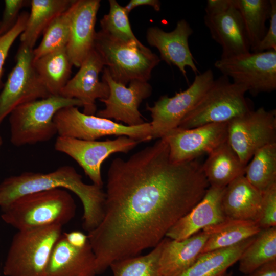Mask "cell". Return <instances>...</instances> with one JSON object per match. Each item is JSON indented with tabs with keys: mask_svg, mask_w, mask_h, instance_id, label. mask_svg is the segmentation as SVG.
I'll list each match as a JSON object with an SVG mask.
<instances>
[{
	"mask_svg": "<svg viewBox=\"0 0 276 276\" xmlns=\"http://www.w3.org/2000/svg\"><path fill=\"white\" fill-rule=\"evenodd\" d=\"M210 187L202 164L173 163L165 138L108 169L104 216L88 232L97 274L113 262L155 247Z\"/></svg>",
	"mask_w": 276,
	"mask_h": 276,
	"instance_id": "1",
	"label": "cell"
},
{
	"mask_svg": "<svg viewBox=\"0 0 276 276\" xmlns=\"http://www.w3.org/2000/svg\"><path fill=\"white\" fill-rule=\"evenodd\" d=\"M55 188L71 191L81 201L84 230L88 233L98 226L104 216L105 193L102 188L85 183L82 176L70 166L48 173L25 172L5 179L0 183V207L23 195Z\"/></svg>",
	"mask_w": 276,
	"mask_h": 276,
	"instance_id": "2",
	"label": "cell"
},
{
	"mask_svg": "<svg viewBox=\"0 0 276 276\" xmlns=\"http://www.w3.org/2000/svg\"><path fill=\"white\" fill-rule=\"evenodd\" d=\"M67 190L55 188L23 195L2 208L1 218L18 231L51 225L62 226L76 214Z\"/></svg>",
	"mask_w": 276,
	"mask_h": 276,
	"instance_id": "3",
	"label": "cell"
},
{
	"mask_svg": "<svg viewBox=\"0 0 276 276\" xmlns=\"http://www.w3.org/2000/svg\"><path fill=\"white\" fill-rule=\"evenodd\" d=\"M94 48L112 79L127 85L131 81H146L160 59L141 42L123 41L101 30L96 32Z\"/></svg>",
	"mask_w": 276,
	"mask_h": 276,
	"instance_id": "4",
	"label": "cell"
},
{
	"mask_svg": "<svg viewBox=\"0 0 276 276\" xmlns=\"http://www.w3.org/2000/svg\"><path fill=\"white\" fill-rule=\"evenodd\" d=\"M67 106H82V103L56 95L18 106L9 115L11 143L19 147L49 141L57 133L55 114Z\"/></svg>",
	"mask_w": 276,
	"mask_h": 276,
	"instance_id": "5",
	"label": "cell"
},
{
	"mask_svg": "<svg viewBox=\"0 0 276 276\" xmlns=\"http://www.w3.org/2000/svg\"><path fill=\"white\" fill-rule=\"evenodd\" d=\"M62 227L51 225L20 230L13 237L3 267L5 276H44Z\"/></svg>",
	"mask_w": 276,
	"mask_h": 276,
	"instance_id": "6",
	"label": "cell"
},
{
	"mask_svg": "<svg viewBox=\"0 0 276 276\" xmlns=\"http://www.w3.org/2000/svg\"><path fill=\"white\" fill-rule=\"evenodd\" d=\"M246 92L245 86L231 82L229 78L222 75L214 80L178 127L190 129L209 124L226 123L254 110L245 97Z\"/></svg>",
	"mask_w": 276,
	"mask_h": 276,
	"instance_id": "7",
	"label": "cell"
},
{
	"mask_svg": "<svg viewBox=\"0 0 276 276\" xmlns=\"http://www.w3.org/2000/svg\"><path fill=\"white\" fill-rule=\"evenodd\" d=\"M53 120L60 136L96 141L107 135L126 136L140 143L152 139L150 123L135 126L124 125L108 119L81 112L77 106L60 109Z\"/></svg>",
	"mask_w": 276,
	"mask_h": 276,
	"instance_id": "8",
	"label": "cell"
},
{
	"mask_svg": "<svg viewBox=\"0 0 276 276\" xmlns=\"http://www.w3.org/2000/svg\"><path fill=\"white\" fill-rule=\"evenodd\" d=\"M214 66L233 82L245 86L253 96L276 89V51L249 52L220 58Z\"/></svg>",
	"mask_w": 276,
	"mask_h": 276,
	"instance_id": "9",
	"label": "cell"
},
{
	"mask_svg": "<svg viewBox=\"0 0 276 276\" xmlns=\"http://www.w3.org/2000/svg\"><path fill=\"white\" fill-rule=\"evenodd\" d=\"M227 142L241 162L248 164L261 148L276 143V111L261 107L228 122Z\"/></svg>",
	"mask_w": 276,
	"mask_h": 276,
	"instance_id": "10",
	"label": "cell"
},
{
	"mask_svg": "<svg viewBox=\"0 0 276 276\" xmlns=\"http://www.w3.org/2000/svg\"><path fill=\"white\" fill-rule=\"evenodd\" d=\"M213 72L208 69L195 75L187 89L171 97L161 96L153 106L146 105L152 118V139H161L177 128L185 117L193 108L214 81Z\"/></svg>",
	"mask_w": 276,
	"mask_h": 276,
	"instance_id": "11",
	"label": "cell"
},
{
	"mask_svg": "<svg viewBox=\"0 0 276 276\" xmlns=\"http://www.w3.org/2000/svg\"><path fill=\"white\" fill-rule=\"evenodd\" d=\"M33 50L20 44L16 63L0 93V125L18 106L51 96L33 65Z\"/></svg>",
	"mask_w": 276,
	"mask_h": 276,
	"instance_id": "12",
	"label": "cell"
},
{
	"mask_svg": "<svg viewBox=\"0 0 276 276\" xmlns=\"http://www.w3.org/2000/svg\"><path fill=\"white\" fill-rule=\"evenodd\" d=\"M140 143L126 136L104 141L58 136L54 147L56 151L68 155L77 162L93 184L102 188L101 168L103 162L114 153H128Z\"/></svg>",
	"mask_w": 276,
	"mask_h": 276,
	"instance_id": "13",
	"label": "cell"
},
{
	"mask_svg": "<svg viewBox=\"0 0 276 276\" xmlns=\"http://www.w3.org/2000/svg\"><path fill=\"white\" fill-rule=\"evenodd\" d=\"M228 122L212 123L190 129L176 128L164 137L173 163L196 159L209 154L227 140Z\"/></svg>",
	"mask_w": 276,
	"mask_h": 276,
	"instance_id": "14",
	"label": "cell"
},
{
	"mask_svg": "<svg viewBox=\"0 0 276 276\" xmlns=\"http://www.w3.org/2000/svg\"><path fill=\"white\" fill-rule=\"evenodd\" d=\"M102 72V81L109 87V95L106 99L100 100L105 107L98 111L97 116L114 119L129 126L144 123L139 107L142 101L151 95V85L146 81L133 80L127 87L114 81L105 67Z\"/></svg>",
	"mask_w": 276,
	"mask_h": 276,
	"instance_id": "15",
	"label": "cell"
},
{
	"mask_svg": "<svg viewBox=\"0 0 276 276\" xmlns=\"http://www.w3.org/2000/svg\"><path fill=\"white\" fill-rule=\"evenodd\" d=\"M104 68L98 52L93 48L79 67L75 76L70 79L60 93V95L80 101L84 108L83 113L94 115L96 112V100L107 98L109 87L103 81H100L99 74Z\"/></svg>",
	"mask_w": 276,
	"mask_h": 276,
	"instance_id": "16",
	"label": "cell"
},
{
	"mask_svg": "<svg viewBox=\"0 0 276 276\" xmlns=\"http://www.w3.org/2000/svg\"><path fill=\"white\" fill-rule=\"evenodd\" d=\"M193 33L189 23L184 19L179 20L171 32L157 27H150L146 32L148 43L158 50L160 59L169 65L176 66L187 81V66L195 75L199 73L189 45V38Z\"/></svg>",
	"mask_w": 276,
	"mask_h": 276,
	"instance_id": "17",
	"label": "cell"
},
{
	"mask_svg": "<svg viewBox=\"0 0 276 276\" xmlns=\"http://www.w3.org/2000/svg\"><path fill=\"white\" fill-rule=\"evenodd\" d=\"M204 24L212 38L222 48L220 58H228L250 52L244 25L234 0L231 6L219 12L205 14Z\"/></svg>",
	"mask_w": 276,
	"mask_h": 276,
	"instance_id": "18",
	"label": "cell"
},
{
	"mask_svg": "<svg viewBox=\"0 0 276 276\" xmlns=\"http://www.w3.org/2000/svg\"><path fill=\"white\" fill-rule=\"evenodd\" d=\"M224 189L210 186L202 199L169 229L165 237L183 240L224 221L226 217L222 205Z\"/></svg>",
	"mask_w": 276,
	"mask_h": 276,
	"instance_id": "19",
	"label": "cell"
},
{
	"mask_svg": "<svg viewBox=\"0 0 276 276\" xmlns=\"http://www.w3.org/2000/svg\"><path fill=\"white\" fill-rule=\"evenodd\" d=\"M99 0H78L72 17L66 52L73 66L79 67L94 48Z\"/></svg>",
	"mask_w": 276,
	"mask_h": 276,
	"instance_id": "20",
	"label": "cell"
},
{
	"mask_svg": "<svg viewBox=\"0 0 276 276\" xmlns=\"http://www.w3.org/2000/svg\"><path fill=\"white\" fill-rule=\"evenodd\" d=\"M96 275V258L89 241L83 247H76L62 233L53 247L44 276Z\"/></svg>",
	"mask_w": 276,
	"mask_h": 276,
	"instance_id": "21",
	"label": "cell"
},
{
	"mask_svg": "<svg viewBox=\"0 0 276 276\" xmlns=\"http://www.w3.org/2000/svg\"><path fill=\"white\" fill-rule=\"evenodd\" d=\"M262 196L263 193L244 175L238 177L224 189L222 205L226 217L258 222L261 213Z\"/></svg>",
	"mask_w": 276,
	"mask_h": 276,
	"instance_id": "22",
	"label": "cell"
},
{
	"mask_svg": "<svg viewBox=\"0 0 276 276\" xmlns=\"http://www.w3.org/2000/svg\"><path fill=\"white\" fill-rule=\"evenodd\" d=\"M209 236L203 231L186 239L176 240L165 237L159 259V271L162 276H176L196 260Z\"/></svg>",
	"mask_w": 276,
	"mask_h": 276,
	"instance_id": "23",
	"label": "cell"
},
{
	"mask_svg": "<svg viewBox=\"0 0 276 276\" xmlns=\"http://www.w3.org/2000/svg\"><path fill=\"white\" fill-rule=\"evenodd\" d=\"M246 166L227 140L208 154L202 169L210 186L224 188L244 175Z\"/></svg>",
	"mask_w": 276,
	"mask_h": 276,
	"instance_id": "24",
	"label": "cell"
},
{
	"mask_svg": "<svg viewBox=\"0 0 276 276\" xmlns=\"http://www.w3.org/2000/svg\"><path fill=\"white\" fill-rule=\"evenodd\" d=\"M256 236L227 248L201 254L193 264L176 276H223Z\"/></svg>",
	"mask_w": 276,
	"mask_h": 276,
	"instance_id": "25",
	"label": "cell"
},
{
	"mask_svg": "<svg viewBox=\"0 0 276 276\" xmlns=\"http://www.w3.org/2000/svg\"><path fill=\"white\" fill-rule=\"evenodd\" d=\"M209 236L201 254L235 245L257 235L261 228L257 222L227 218L203 229Z\"/></svg>",
	"mask_w": 276,
	"mask_h": 276,
	"instance_id": "26",
	"label": "cell"
},
{
	"mask_svg": "<svg viewBox=\"0 0 276 276\" xmlns=\"http://www.w3.org/2000/svg\"><path fill=\"white\" fill-rule=\"evenodd\" d=\"M71 0H32L31 12L20 36L21 44L33 49L41 34L52 21L71 6Z\"/></svg>",
	"mask_w": 276,
	"mask_h": 276,
	"instance_id": "27",
	"label": "cell"
},
{
	"mask_svg": "<svg viewBox=\"0 0 276 276\" xmlns=\"http://www.w3.org/2000/svg\"><path fill=\"white\" fill-rule=\"evenodd\" d=\"M33 65L51 96L60 95L61 90L70 80L73 66L66 48L33 60Z\"/></svg>",
	"mask_w": 276,
	"mask_h": 276,
	"instance_id": "28",
	"label": "cell"
},
{
	"mask_svg": "<svg viewBox=\"0 0 276 276\" xmlns=\"http://www.w3.org/2000/svg\"><path fill=\"white\" fill-rule=\"evenodd\" d=\"M245 26L253 52L262 40L267 31L266 22L271 11L270 0H234Z\"/></svg>",
	"mask_w": 276,
	"mask_h": 276,
	"instance_id": "29",
	"label": "cell"
},
{
	"mask_svg": "<svg viewBox=\"0 0 276 276\" xmlns=\"http://www.w3.org/2000/svg\"><path fill=\"white\" fill-rule=\"evenodd\" d=\"M276 260V226L262 229L245 248L239 261V270L244 274Z\"/></svg>",
	"mask_w": 276,
	"mask_h": 276,
	"instance_id": "30",
	"label": "cell"
},
{
	"mask_svg": "<svg viewBox=\"0 0 276 276\" xmlns=\"http://www.w3.org/2000/svg\"><path fill=\"white\" fill-rule=\"evenodd\" d=\"M251 159L246 166L244 176L255 188L263 193L276 184V143L259 149Z\"/></svg>",
	"mask_w": 276,
	"mask_h": 276,
	"instance_id": "31",
	"label": "cell"
},
{
	"mask_svg": "<svg viewBox=\"0 0 276 276\" xmlns=\"http://www.w3.org/2000/svg\"><path fill=\"white\" fill-rule=\"evenodd\" d=\"M78 2V0L73 1L70 7L55 17L45 29L39 45L33 50V60L66 48L69 40L72 17Z\"/></svg>",
	"mask_w": 276,
	"mask_h": 276,
	"instance_id": "32",
	"label": "cell"
},
{
	"mask_svg": "<svg viewBox=\"0 0 276 276\" xmlns=\"http://www.w3.org/2000/svg\"><path fill=\"white\" fill-rule=\"evenodd\" d=\"M165 237L148 254L136 256L113 262L110 266L113 276H162L159 259Z\"/></svg>",
	"mask_w": 276,
	"mask_h": 276,
	"instance_id": "33",
	"label": "cell"
},
{
	"mask_svg": "<svg viewBox=\"0 0 276 276\" xmlns=\"http://www.w3.org/2000/svg\"><path fill=\"white\" fill-rule=\"evenodd\" d=\"M109 10L100 21L101 31L106 35L123 41L140 42L134 35L124 7L115 0H109Z\"/></svg>",
	"mask_w": 276,
	"mask_h": 276,
	"instance_id": "34",
	"label": "cell"
},
{
	"mask_svg": "<svg viewBox=\"0 0 276 276\" xmlns=\"http://www.w3.org/2000/svg\"><path fill=\"white\" fill-rule=\"evenodd\" d=\"M29 13L26 11L20 13L17 22L8 32L0 34V88L3 83L2 78L4 65L8 53L14 42L24 31Z\"/></svg>",
	"mask_w": 276,
	"mask_h": 276,
	"instance_id": "35",
	"label": "cell"
},
{
	"mask_svg": "<svg viewBox=\"0 0 276 276\" xmlns=\"http://www.w3.org/2000/svg\"><path fill=\"white\" fill-rule=\"evenodd\" d=\"M262 193L261 213L258 221L261 229L276 226V184Z\"/></svg>",
	"mask_w": 276,
	"mask_h": 276,
	"instance_id": "36",
	"label": "cell"
},
{
	"mask_svg": "<svg viewBox=\"0 0 276 276\" xmlns=\"http://www.w3.org/2000/svg\"><path fill=\"white\" fill-rule=\"evenodd\" d=\"M28 2L24 0L4 1V9L0 21V34L6 33L13 28L20 14V10Z\"/></svg>",
	"mask_w": 276,
	"mask_h": 276,
	"instance_id": "37",
	"label": "cell"
},
{
	"mask_svg": "<svg viewBox=\"0 0 276 276\" xmlns=\"http://www.w3.org/2000/svg\"><path fill=\"white\" fill-rule=\"evenodd\" d=\"M271 11L269 26L262 40L252 52L276 51V1L270 0Z\"/></svg>",
	"mask_w": 276,
	"mask_h": 276,
	"instance_id": "38",
	"label": "cell"
},
{
	"mask_svg": "<svg viewBox=\"0 0 276 276\" xmlns=\"http://www.w3.org/2000/svg\"><path fill=\"white\" fill-rule=\"evenodd\" d=\"M62 235L70 244L76 247H83L89 241L87 235L80 231L65 232Z\"/></svg>",
	"mask_w": 276,
	"mask_h": 276,
	"instance_id": "39",
	"label": "cell"
},
{
	"mask_svg": "<svg viewBox=\"0 0 276 276\" xmlns=\"http://www.w3.org/2000/svg\"><path fill=\"white\" fill-rule=\"evenodd\" d=\"M233 0H208L205 14H212L222 11L232 5Z\"/></svg>",
	"mask_w": 276,
	"mask_h": 276,
	"instance_id": "40",
	"label": "cell"
},
{
	"mask_svg": "<svg viewBox=\"0 0 276 276\" xmlns=\"http://www.w3.org/2000/svg\"><path fill=\"white\" fill-rule=\"evenodd\" d=\"M243 276H276V260L266 263Z\"/></svg>",
	"mask_w": 276,
	"mask_h": 276,
	"instance_id": "41",
	"label": "cell"
},
{
	"mask_svg": "<svg viewBox=\"0 0 276 276\" xmlns=\"http://www.w3.org/2000/svg\"><path fill=\"white\" fill-rule=\"evenodd\" d=\"M160 5V1L158 0H131L124 6V8L128 14L135 8L143 5L149 6L156 11H159Z\"/></svg>",
	"mask_w": 276,
	"mask_h": 276,
	"instance_id": "42",
	"label": "cell"
},
{
	"mask_svg": "<svg viewBox=\"0 0 276 276\" xmlns=\"http://www.w3.org/2000/svg\"><path fill=\"white\" fill-rule=\"evenodd\" d=\"M232 272H226L223 276H232Z\"/></svg>",
	"mask_w": 276,
	"mask_h": 276,
	"instance_id": "43",
	"label": "cell"
},
{
	"mask_svg": "<svg viewBox=\"0 0 276 276\" xmlns=\"http://www.w3.org/2000/svg\"><path fill=\"white\" fill-rule=\"evenodd\" d=\"M2 143H3L2 139L1 137L0 136V148H1V146L2 145Z\"/></svg>",
	"mask_w": 276,
	"mask_h": 276,
	"instance_id": "44",
	"label": "cell"
}]
</instances>
